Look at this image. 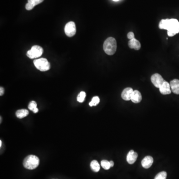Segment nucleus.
I'll return each mask as SVG.
<instances>
[{
    "instance_id": "1",
    "label": "nucleus",
    "mask_w": 179,
    "mask_h": 179,
    "mask_svg": "<svg viewBox=\"0 0 179 179\" xmlns=\"http://www.w3.org/2000/svg\"><path fill=\"white\" fill-rule=\"evenodd\" d=\"M161 29H166L169 37H172L179 33V22L177 19L171 18L162 20L159 24Z\"/></svg>"
},
{
    "instance_id": "2",
    "label": "nucleus",
    "mask_w": 179,
    "mask_h": 179,
    "mask_svg": "<svg viewBox=\"0 0 179 179\" xmlns=\"http://www.w3.org/2000/svg\"><path fill=\"white\" fill-rule=\"evenodd\" d=\"M103 48L106 53L108 55H112L116 53L117 48V41L114 38H107L105 40L103 45Z\"/></svg>"
},
{
    "instance_id": "3",
    "label": "nucleus",
    "mask_w": 179,
    "mask_h": 179,
    "mask_svg": "<svg viewBox=\"0 0 179 179\" xmlns=\"http://www.w3.org/2000/svg\"><path fill=\"white\" fill-rule=\"evenodd\" d=\"M39 158L37 156L33 155L27 156L23 162V165L24 168L28 170L36 169L39 165Z\"/></svg>"
},
{
    "instance_id": "4",
    "label": "nucleus",
    "mask_w": 179,
    "mask_h": 179,
    "mask_svg": "<svg viewBox=\"0 0 179 179\" xmlns=\"http://www.w3.org/2000/svg\"><path fill=\"white\" fill-rule=\"evenodd\" d=\"M33 63L36 68L40 71L44 72L48 71L50 69V63L48 61L47 59L42 58L34 60Z\"/></svg>"
},
{
    "instance_id": "5",
    "label": "nucleus",
    "mask_w": 179,
    "mask_h": 179,
    "mask_svg": "<svg viewBox=\"0 0 179 179\" xmlns=\"http://www.w3.org/2000/svg\"><path fill=\"white\" fill-rule=\"evenodd\" d=\"M43 52V49L42 47L38 45H34L32 47L31 50L27 51V55L29 58H37L42 55Z\"/></svg>"
},
{
    "instance_id": "6",
    "label": "nucleus",
    "mask_w": 179,
    "mask_h": 179,
    "mask_svg": "<svg viewBox=\"0 0 179 179\" xmlns=\"http://www.w3.org/2000/svg\"><path fill=\"white\" fill-rule=\"evenodd\" d=\"M64 31L67 37H72L75 36L76 32L75 23L73 22H68L65 27Z\"/></svg>"
},
{
    "instance_id": "7",
    "label": "nucleus",
    "mask_w": 179,
    "mask_h": 179,
    "mask_svg": "<svg viewBox=\"0 0 179 179\" xmlns=\"http://www.w3.org/2000/svg\"><path fill=\"white\" fill-rule=\"evenodd\" d=\"M151 81L154 85L155 86L156 88H159L165 82L163 77L158 73L154 74L151 76Z\"/></svg>"
},
{
    "instance_id": "8",
    "label": "nucleus",
    "mask_w": 179,
    "mask_h": 179,
    "mask_svg": "<svg viewBox=\"0 0 179 179\" xmlns=\"http://www.w3.org/2000/svg\"><path fill=\"white\" fill-rule=\"evenodd\" d=\"M160 92L161 94L163 95H169L171 93V89L170 85V83L165 81L164 83L162 84L159 88Z\"/></svg>"
},
{
    "instance_id": "9",
    "label": "nucleus",
    "mask_w": 179,
    "mask_h": 179,
    "mask_svg": "<svg viewBox=\"0 0 179 179\" xmlns=\"http://www.w3.org/2000/svg\"><path fill=\"white\" fill-rule=\"evenodd\" d=\"M138 157V154L133 150H131L127 154V160L129 164H132L137 161Z\"/></svg>"
},
{
    "instance_id": "10",
    "label": "nucleus",
    "mask_w": 179,
    "mask_h": 179,
    "mask_svg": "<svg viewBox=\"0 0 179 179\" xmlns=\"http://www.w3.org/2000/svg\"><path fill=\"white\" fill-rule=\"evenodd\" d=\"M133 89L132 88H127L123 90L122 93V97L125 101L131 100L132 94Z\"/></svg>"
},
{
    "instance_id": "11",
    "label": "nucleus",
    "mask_w": 179,
    "mask_h": 179,
    "mask_svg": "<svg viewBox=\"0 0 179 179\" xmlns=\"http://www.w3.org/2000/svg\"><path fill=\"white\" fill-rule=\"evenodd\" d=\"M153 163V159L150 156H146L142 160V167L145 169H148L150 168Z\"/></svg>"
},
{
    "instance_id": "12",
    "label": "nucleus",
    "mask_w": 179,
    "mask_h": 179,
    "mask_svg": "<svg viewBox=\"0 0 179 179\" xmlns=\"http://www.w3.org/2000/svg\"><path fill=\"white\" fill-rule=\"evenodd\" d=\"M170 85L172 92L177 95H179V80H173L171 81Z\"/></svg>"
},
{
    "instance_id": "13",
    "label": "nucleus",
    "mask_w": 179,
    "mask_h": 179,
    "mask_svg": "<svg viewBox=\"0 0 179 179\" xmlns=\"http://www.w3.org/2000/svg\"><path fill=\"white\" fill-rule=\"evenodd\" d=\"M131 100L135 104H137L142 101V95L140 92L137 90L133 91L131 97Z\"/></svg>"
},
{
    "instance_id": "14",
    "label": "nucleus",
    "mask_w": 179,
    "mask_h": 179,
    "mask_svg": "<svg viewBox=\"0 0 179 179\" xmlns=\"http://www.w3.org/2000/svg\"><path fill=\"white\" fill-rule=\"evenodd\" d=\"M44 0H28V2L26 4V9L30 11L33 9L34 7L42 3Z\"/></svg>"
},
{
    "instance_id": "15",
    "label": "nucleus",
    "mask_w": 179,
    "mask_h": 179,
    "mask_svg": "<svg viewBox=\"0 0 179 179\" xmlns=\"http://www.w3.org/2000/svg\"><path fill=\"white\" fill-rule=\"evenodd\" d=\"M128 46L130 48L134 49L137 50H139L141 48L140 42L135 38L129 40L128 42Z\"/></svg>"
},
{
    "instance_id": "16",
    "label": "nucleus",
    "mask_w": 179,
    "mask_h": 179,
    "mask_svg": "<svg viewBox=\"0 0 179 179\" xmlns=\"http://www.w3.org/2000/svg\"><path fill=\"white\" fill-rule=\"evenodd\" d=\"M28 111L26 109H22V110H18L16 112V115L17 118H23L28 116Z\"/></svg>"
},
{
    "instance_id": "17",
    "label": "nucleus",
    "mask_w": 179,
    "mask_h": 179,
    "mask_svg": "<svg viewBox=\"0 0 179 179\" xmlns=\"http://www.w3.org/2000/svg\"><path fill=\"white\" fill-rule=\"evenodd\" d=\"M91 169L95 172H99L100 170V166L99 163L96 160L92 161L90 164Z\"/></svg>"
},
{
    "instance_id": "18",
    "label": "nucleus",
    "mask_w": 179,
    "mask_h": 179,
    "mask_svg": "<svg viewBox=\"0 0 179 179\" xmlns=\"http://www.w3.org/2000/svg\"><path fill=\"white\" fill-rule=\"evenodd\" d=\"M28 107L29 110L32 111L34 113H37L38 112V109L37 108V103L35 101L30 102Z\"/></svg>"
},
{
    "instance_id": "19",
    "label": "nucleus",
    "mask_w": 179,
    "mask_h": 179,
    "mask_svg": "<svg viewBox=\"0 0 179 179\" xmlns=\"http://www.w3.org/2000/svg\"><path fill=\"white\" fill-rule=\"evenodd\" d=\"M100 101L99 97H94L92 100L91 102L89 103V106L91 107L96 106L100 102Z\"/></svg>"
},
{
    "instance_id": "20",
    "label": "nucleus",
    "mask_w": 179,
    "mask_h": 179,
    "mask_svg": "<svg viewBox=\"0 0 179 179\" xmlns=\"http://www.w3.org/2000/svg\"><path fill=\"white\" fill-rule=\"evenodd\" d=\"M101 166L105 170H108L111 167L110 162L106 160H103L101 161Z\"/></svg>"
},
{
    "instance_id": "21",
    "label": "nucleus",
    "mask_w": 179,
    "mask_h": 179,
    "mask_svg": "<svg viewBox=\"0 0 179 179\" xmlns=\"http://www.w3.org/2000/svg\"><path fill=\"white\" fill-rule=\"evenodd\" d=\"M86 96V94L85 92H81L77 97V101L79 102H83L85 99Z\"/></svg>"
},
{
    "instance_id": "22",
    "label": "nucleus",
    "mask_w": 179,
    "mask_h": 179,
    "mask_svg": "<svg viewBox=\"0 0 179 179\" xmlns=\"http://www.w3.org/2000/svg\"><path fill=\"white\" fill-rule=\"evenodd\" d=\"M167 176V173L165 171H163V172H160L159 173H158L155 176L154 179H166Z\"/></svg>"
},
{
    "instance_id": "23",
    "label": "nucleus",
    "mask_w": 179,
    "mask_h": 179,
    "mask_svg": "<svg viewBox=\"0 0 179 179\" xmlns=\"http://www.w3.org/2000/svg\"><path fill=\"white\" fill-rule=\"evenodd\" d=\"M127 37L128 39H130V40L133 39V38H134V33L132 32H128L127 35Z\"/></svg>"
},
{
    "instance_id": "24",
    "label": "nucleus",
    "mask_w": 179,
    "mask_h": 179,
    "mask_svg": "<svg viewBox=\"0 0 179 179\" xmlns=\"http://www.w3.org/2000/svg\"><path fill=\"white\" fill-rule=\"evenodd\" d=\"M4 89L2 88V87H1L0 88V96H2L4 95Z\"/></svg>"
},
{
    "instance_id": "25",
    "label": "nucleus",
    "mask_w": 179,
    "mask_h": 179,
    "mask_svg": "<svg viewBox=\"0 0 179 179\" xmlns=\"http://www.w3.org/2000/svg\"><path fill=\"white\" fill-rule=\"evenodd\" d=\"M110 164H111V167H113L114 166V162L112 161H110Z\"/></svg>"
},
{
    "instance_id": "26",
    "label": "nucleus",
    "mask_w": 179,
    "mask_h": 179,
    "mask_svg": "<svg viewBox=\"0 0 179 179\" xmlns=\"http://www.w3.org/2000/svg\"><path fill=\"white\" fill-rule=\"evenodd\" d=\"M2 146V141L1 140L0 141V147H1Z\"/></svg>"
},
{
    "instance_id": "27",
    "label": "nucleus",
    "mask_w": 179,
    "mask_h": 179,
    "mask_svg": "<svg viewBox=\"0 0 179 179\" xmlns=\"http://www.w3.org/2000/svg\"><path fill=\"white\" fill-rule=\"evenodd\" d=\"M113 1H118L119 0H113Z\"/></svg>"
}]
</instances>
